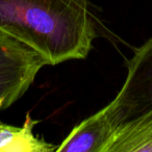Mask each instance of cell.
<instances>
[{"mask_svg":"<svg viewBox=\"0 0 152 152\" xmlns=\"http://www.w3.org/2000/svg\"><path fill=\"white\" fill-rule=\"evenodd\" d=\"M46 65L39 52L0 30V110L21 98Z\"/></svg>","mask_w":152,"mask_h":152,"instance_id":"3","label":"cell"},{"mask_svg":"<svg viewBox=\"0 0 152 152\" xmlns=\"http://www.w3.org/2000/svg\"><path fill=\"white\" fill-rule=\"evenodd\" d=\"M115 135L114 128L101 110L74 127L55 151L110 152Z\"/></svg>","mask_w":152,"mask_h":152,"instance_id":"4","label":"cell"},{"mask_svg":"<svg viewBox=\"0 0 152 152\" xmlns=\"http://www.w3.org/2000/svg\"><path fill=\"white\" fill-rule=\"evenodd\" d=\"M127 69L116 98L102 108L116 134L110 152H123L128 143L152 132V39L135 50Z\"/></svg>","mask_w":152,"mask_h":152,"instance_id":"2","label":"cell"},{"mask_svg":"<svg viewBox=\"0 0 152 152\" xmlns=\"http://www.w3.org/2000/svg\"><path fill=\"white\" fill-rule=\"evenodd\" d=\"M123 152H152V132L128 143Z\"/></svg>","mask_w":152,"mask_h":152,"instance_id":"6","label":"cell"},{"mask_svg":"<svg viewBox=\"0 0 152 152\" xmlns=\"http://www.w3.org/2000/svg\"><path fill=\"white\" fill-rule=\"evenodd\" d=\"M38 123L26 117L23 126L17 127L0 122V152H51L56 147L36 137L34 126Z\"/></svg>","mask_w":152,"mask_h":152,"instance_id":"5","label":"cell"},{"mask_svg":"<svg viewBox=\"0 0 152 152\" xmlns=\"http://www.w3.org/2000/svg\"><path fill=\"white\" fill-rule=\"evenodd\" d=\"M0 30L48 65L86 58L96 36L87 0H0Z\"/></svg>","mask_w":152,"mask_h":152,"instance_id":"1","label":"cell"}]
</instances>
